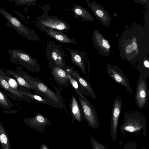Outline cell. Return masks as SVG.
I'll use <instances>...</instances> for the list:
<instances>
[{"label":"cell","mask_w":149,"mask_h":149,"mask_svg":"<svg viewBox=\"0 0 149 149\" xmlns=\"http://www.w3.org/2000/svg\"><path fill=\"white\" fill-rule=\"evenodd\" d=\"M118 47L120 58L134 66L148 56L149 31L136 23L126 26L119 39Z\"/></svg>","instance_id":"6da1fadb"},{"label":"cell","mask_w":149,"mask_h":149,"mask_svg":"<svg viewBox=\"0 0 149 149\" xmlns=\"http://www.w3.org/2000/svg\"><path fill=\"white\" fill-rule=\"evenodd\" d=\"M17 66L16 71L21 77L50 99L60 104L65 111H66L62 97L60 94V91L55 86L52 84L56 90V92L49 89L44 84L42 80L31 76L23 70L22 68L17 65Z\"/></svg>","instance_id":"7a4b0ae2"},{"label":"cell","mask_w":149,"mask_h":149,"mask_svg":"<svg viewBox=\"0 0 149 149\" xmlns=\"http://www.w3.org/2000/svg\"><path fill=\"white\" fill-rule=\"evenodd\" d=\"M147 121L145 117L137 112L125 113L119 130L124 135L125 132L147 135Z\"/></svg>","instance_id":"3957f363"},{"label":"cell","mask_w":149,"mask_h":149,"mask_svg":"<svg viewBox=\"0 0 149 149\" xmlns=\"http://www.w3.org/2000/svg\"><path fill=\"white\" fill-rule=\"evenodd\" d=\"M8 52L10 56L9 59L13 63L21 65L27 71L33 73L40 71L38 61L29 53L19 49H9Z\"/></svg>","instance_id":"277c9868"},{"label":"cell","mask_w":149,"mask_h":149,"mask_svg":"<svg viewBox=\"0 0 149 149\" xmlns=\"http://www.w3.org/2000/svg\"><path fill=\"white\" fill-rule=\"evenodd\" d=\"M36 26L40 30L45 32L50 29L64 32L69 31V24L65 21L55 16L49 15L45 13L36 18Z\"/></svg>","instance_id":"5b68a950"},{"label":"cell","mask_w":149,"mask_h":149,"mask_svg":"<svg viewBox=\"0 0 149 149\" xmlns=\"http://www.w3.org/2000/svg\"><path fill=\"white\" fill-rule=\"evenodd\" d=\"M1 13L7 20L6 25L13 28L19 35L33 42L40 40L34 30L23 24L15 17L3 8L0 7Z\"/></svg>","instance_id":"8992f818"},{"label":"cell","mask_w":149,"mask_h":149,"mask_svg":"<svg viewBox=\"0 0 149 149\" xmlns=\"http://www.w3.org/2000/svg\"><path fill=\"white\" fill-rule=\"evenodd\" d=\"M147 83V79L140 74L136 83L135 97V102L140 109L147 107L149 91Z\"/></svg>","instance_id":"52a82bcc"},{"label":"cell","mask_w":149,"mask_h":149,"mask_svg":"<svg viewBox=\"0 0 149 149\" xmlns=\"http://www.w3.org/2000/svg\"><path fill=\"white\" fill-rule=\"evenodd\" d=\"M81 107L84 119L88 123V125L94 129H97L99 125V121L96 111L93 106L85 97L82 99L77 97Z\"/></svg>","instance_id":"ba28073f"},{"label":"cell","mask_w":149,"mask_h":149,"mask_svg":"<svg viewBox=\"0 0 149 149\" xmlns=\"http://www.w3.org/2000/svg\"><path fill=\"white\" fill-rule=\"evenodd\" d=\"M46 56L49 62L52 61L58 66L64 69L67 67L64 58V52L52 40L47 43Z\"/></svg>","instance_id":"9c48e42d"},{"label":"cell","mask_w":149,"mask_h":149,"mask_svg":"<svg viewBox=\"0 0 149 149\" xmlns=\"http://www.w3.org/2000/svg\"><path fill=\"white\" fill-rule=\"evenodd\" d=\"M0 87L3 89L7 95L15 101L22 100L28 102H31L32 101L30 99L23 94L21 91L10 86L5 78L4 72L0 68Z\"/></svg>","instance_id":"30bf717a"},{"label":"cell","mask_w":149,"mask_h":149,"mask_svg":"<svg viewBox=\"0 0 149 149\" xmlns=\"http://www.w3.org/2000/svg\"><path fill=\"white\" fill-rule=\"evenodd\" d=\"M86 3L95 16L104 26L108 27L112 19L109 13L100 4L94 0L86 1Z\"/></svg>","instance_id":"8fae6325"},{"label":"cell","mask_w":149,"mask_h":149,"mask_svg":"<svg viewBox=\"0 0 149 149\" xmlns=\"http://www.w3.org/2000/svg\"><path fill=\"white\" fill-rule=\"evenodd\" d=\"M106 71L108 75L116 82L123 86L130 93L132 94L133 91L128 78L117 65L108 64L106 67Z\"/></svg>","instance_id":"7c38bea8"},{"label":"cell","mask_w":149,"mask_h":149,"mask_svg":"<svg viewBox=\"0 0 149 149\" xmlns=\"http://www.w3.org/2000/svg\"><path fill=\"white\" fill-rule=\"evenodd\" d=\"M122 101L118 98L115 99L114 101L111 111L110 136L112 140H116L118 121L121 111Z\"/></svg>","instance_id":"4fadbf2b"},{"label":"cell","mask_w":149,"mask_h":149,"mask_svg":"<svg viewBox=\"0 0 149 149\" xmlns=\"http://www.w3.org/2000/svg\"><path fill=\"white\" fill-rule=\"evenodd\" d=\"M23 121L29 127L40 133L44 131L47 126L52 124L51 122L47 118L39 113L32 118H24Z\"/></svg>","instance_id":"5bb4252c"},{"label":"cell","mask_w":149,"mask_h":149,"mask_svg":"<svg viewBox=\"0 0 149 149\" xmlns=\"http://www.w3.org/2000/svg\"><path fill=\"white\" fill-rule=\"evenodd\" d=\"M93 45L102 56L110 55V46L108 40L98 30H94L92 36Z\"/></svg>","instance_id":"9a60e30c"},{"label":"cell","mask_w":149,"mask_h":149,"mask_svg":"<svg viewBox=\"0 0 149 149\" xmlns=\"http://www.w3.org/2000/svg\"><path fill=\"white\" fill-rule=\"evenodd\" d=\"M49 65L51 70V73L56 83L63 86L68 87L70 82L66 69L61 68L52 61L49 62Z\"/></svg>","instance_id":"2e32d148"},{"label":"cell","mask_w":149,"mask_h":149,"mask_svg":"<svg viewBox=\"0 0 149 149\" xmlns=\"http://www.w3.org/2000/svg\"><path fill=\"white\" fill-rule=\"evenodd\" d=\"M19 90L26 95L31 100H33L38 103L51 106L56 108L62 110L63 108L57 102L45 98L31 93L30 90L24 87L19 86Z\"/></svg>","instance_id":"e0dca14e"},{"label":"cell","mask_w":149,"mask_h":149,"mask_svg":"<svg viewBox=\"0 0 149 149\" xmlns=\"http://www.w3.org/2000/svg\"><path fill=\"white\" fill-rule=\"evenodd\" d=\"M6 74L13 77L17 82L19 86L33 90L36 94L40 96L45 98L46 95L37 90L35 87L30 84L24 78L21 77L16 71L9 69H6L4 71Z\"/></svg>","instance_id":"ac0fdd59"},{"label":"cell","mask_w":149,"mask_h":149,"mask_svg":"<svg viewBox=\"0 0 149 149\" xmlns=\"http://www.w3.org/2000/svg\"><path fill=\"white\" fill-rule=\"evenodd\" d=\"M65 48L70 55L72 62L75 65L79 67L84 74H86L85 59L82 52L68 47H65Z\"/></svg>","instance_id":"d6986e66"},{"label":"cell","mask_w":149,"mask_h":149,"mask_svg":"<svg viewBox=\"0 0 149 149\" xmlns=\"http://www.w3.org/2000/svg\"><path fill=\"white\" fill-rule=\"evenodd\" d=\"M72 69L70 66H67L66 70L67 72L68 77L69 79L70 84V83L74 91L82 99H84L86 97H90L87 91L83 87L79 82L71 74Z\"/></svg>","instance_id":"ffe728a7"},{"label":"cell","mask_w":149,"mask_h":149,"mask_svg":"<svg viewBox=\"0 0 149 149\" xmlns=\"http://www.w3.org/2000/svg\"><path fill=\"white\" fill-rule=\"evenodd\" d=\"M69 105L72 119L81 122L84 119L82 110L79 102L74 96H72Z\"/></svg>","instance_id":"44dd1931"},{"label":"cell","mask_w":149,"mask_h":149,"mask_svg":"<svg viewBox=\"0 0 149 149\" xmlns=\"http://www.w3.org/2000/svg\"><path fill=\"white\" fill-rule=\"evenodd\" d=\"M49 36L56 41L64 44L72 43L77 45L75 39L68 37L63 32L53 29L47 30L45 32Z\"/></svg>","instance_id":"7402d4cb"},{"label":"cell","mask_w":149,"mask_h":149,"mask_svg":"<svg viewBox=\"0 0 149 149\" xmlns=\"http://www.w3.org/2000/svg\"><path fill=\"white\" fill-rule=\"evenodd\" d=\"M71 10L74 14V17H81L83 21L93 22L95 19L91 14L86 9L81 6L75 4L73 5Z\"/></svg>","instance_id":"603a6c76"},{"label":"cell","mask_w":149,"mask_h":149,"mask_svg":"<svg viewBox=\"0 0 149 149\" xmlns=\"http://www.w3.org/2000/svg\"><path fill=\"white\" fill-rule=\"evenodd\" d=\"M71 74L87 91L89 95L94 99L96 98V96L93 89L89 82L84 77L80 75L77 71L72 69Z\"/></svg>","instance_id":"cb8c5ba5"},{"label":"cell","mask_w":149,"mask_h":149,"mask_svg":"<svg viewBox=\"0 0 149 149\" xmlns=\"http://www.w3.org/2000/svg\"><path fill=\"white\" fill-rule=\"evenodd\" d=\"M140 75L146 79L149 77V60L148 56L139 60L134 66Z\"/></svg>","instance_id":"d4e9b609"},{"label":"cell","mask_w":149,"mask_h":149,"mask_svg":"<svg viewBox=\"0 0 149 149\" xmlns=\"http://www.w3.org/2000/svg\"><path fill=\"white\" fill-rule=\"evenodd\" d=\"M0 144L2 149H11L9 139L0 120Z\"/></svg>","instance_id":"484cf974"},{"label":"cell","mask_w":149,"mask_h":149,"mask_svg":"<svg viewBox=\"0 0 149 149\" xmlns=\"http://www.w3.org/2000/svg\"><path fill=\"white\" fill-rule=\"evenodd\" d=\"M0 106L3 109H10L12 108L13 104L6 94L0 88Z\"/></svg>","instance_id":"4316f807"},{"label":"cell","mask_w":149,"mask_h":149,"mask_svg":"<svg viewBox=\"0 0 149 149\" xmlns=\"http://www.w3.org/2000/svg\"><path fill=\"white\" fill-rule=\"evenodd\" d=\"M5 78L9 84L12 88L19 90V85L17 84L16 80L11 76L8 74H6L4 73Z\"/></svg>","instance_id":"83f0119b"},{"label":"cell","mask_w":149,"mask_h":149,"mask_svg":"<svg viewBox=\"0 0 149 149\" xmlns=\"http://www.w3.org/2000/svg\"><path fill=\"white\" fill-rule=\"evenodd\" d=\"M10 1L14 2L17 5L22 6L25 4L28 5H35L36 0H11Z\"/></svg>","instance_id":"f1b7e54d"},{"label":"cell","mask_w":149,"mask_h":149,"mask_svg":"<svg viewBox=\"0 0 149 149\" xmlns=\"http://www.w3.org/2000/svg\"><path fill=\"white\" fill-rule=\"evenodd\" d=\"M91 141L93 149H107L100 142L92 136H90Z\"/></svg>","instance_id":"f546056e"},{"label":"cell","mask_w":149,"mask_h":149,"mask_svg":"<svg viewBox=\"0 0 149 149\" xmlns=\"http://www.w3.org/2000/svg\"><path fill=\"white\" fill-rule=\"evenodd\" d=\"M137 145L135 142L130 141L127 142L123 149H136Z\"/></svg>","instance_id":"4dcf8cb0"},{"label":"cell","mask_w":149,"mask_h":149,"mask_svg":"<svg viewBox=\"0 0 149 149\" xmlns=\"http://www.w3.org/2000/svg\"><path fill=\"white\" fill-rule=\"evenodd\" d=\"M137 3H141L145 5H149V0H134Z\"/></svg>","instance_id":"1f68e13d"},{"label":"cell","mask_w":149,"mask_h":149,"mask_svg":"<svg viewBox=\"0 0 149 149\" xmlns=\"http://www.w3.org/2000/svg\"><path fill=\"white\" fill-rule=\"evenodd\" d=\"M40 149H49L47 146L45 144L42 143L40 146Z\"/></svg>","instance_id":"d6a6232c"},{"label":"cell","mask_w":149,"mask_h":149,"mask_svg":"<svg viewBox=\"0 0 149 149\" xmlns=\"http://www.w3.org/2000/svg\"><path fill=\"white\" fill-rule=\"evenodd\" d=\"M141 149H146L145 148H141Z\"/></svg>","instance_id":"836d02e7"},{"label":"cell","mask_w":149,"mask_h":149,"mask_svg":"<svg viewBox=\"0 0 149 149\" xmlns=\"http://www.w3.org/2000/svg\"><path fill=\"white\" fill-rule=\"evenodd\" d=\"M0 49H1V48H0Z\"/></svg>","instance_id":"e575fe53"}]
</instances>
